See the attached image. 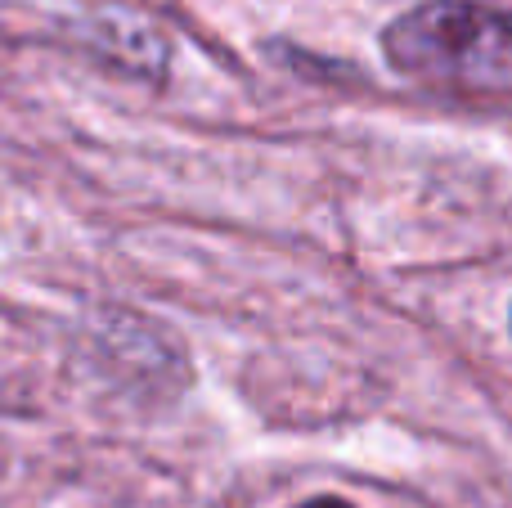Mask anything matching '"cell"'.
<instances>
[{"label": "cell", "instance_id": "cell-1", "mask_svg": "<svg viewBox=\"0 0 512 508\" xmlns=\"http://www.w3.org/2000/svg\"><path fill=\"white\" fill-rule=\"evenodd\" d=\"M405 81L463 99H512V9L490 0H418L378 36Z\"/></svg>", "mask_w": 512, "mask_h": 508}, {"label": "cell", "instance_id": "cell-2", "mask_svg": "<svg viewBox=\"0 0 512 508\" xmlns=\"http://www.w3.org/2000/svg\"><path fill=\"white\" fill-rule=\"evenodd\" d=\"M297 508H355L351 500H337V495H319V500H306V504H297Z\"/></svg>", "mask_w": 512, "mask_h": 508}]
</instances>
